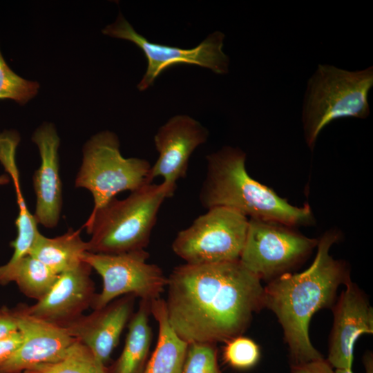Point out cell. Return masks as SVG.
<instances>
[{
    "label": "cell",
    "instance_id": "10",
    "mask_svg": "<svg viewBox=\"0 0 373 373\" xmlns=\"http://www.w3.org/2000/svg\"><path fill=\"white\" fill-rule=\"evenodd\" d=\"M292 227L249 218L240 262L261 279L274 277L300 262L317 246L318 240Z\"/></svg>",
    "mask_w": 373,
    "mask_h": 373
},
{
    "label": "cell",
    "instance_id": "13",
    "mask_svg": "<svg viewBox=\"0 0 373 373\" xmlns=\"http://www.w3.org/2000/svg\"><path fill=\"white\" fill-rule=\"evenodd\" d=\"M91 271L90 265L83 261L59 274L44 298L30 306L24 304L26 311L35 318L64 327L91 307L96 294Z\"/></svg>",
    "mask_w": 373,
    "mask_h": 373
},
{
    "label": "cell",
    "instance_id": "17",
    "mask_svg": "<svg viewBox=\"0 0 373 373\" xmlns=\"http://www.w3.org/2000/svg\"><path fill=\"white\" fill-rule=\"evenodd\" d=\"M19 142L20 136L15 131H5L0 133V162L15 184L19 207V215L15 221L17 235L16 238L10 242V246L14 250L10 260L28 255L39 233L37 222L34 216L28 211L23 198L19 181V171L15 155Z\"/></svg>",
    "mask_w": 373,
    "mask_h": 373
},
{
    "label": "cell",
    "instance_id": "7",
    "mask_svg": "<svg viewBox=\"0 0 373 373\" xmlns=\"http://www.w3.org/2000/svg\"><path fill=\"white\" fill-rule=\"evenodd\" d=\"M248 224L249 218L235 209L210 208L177 233L172 249L191 265L239 260Z\"/></svg>",
    "mask_w": 373,
    "mask_h": 373
},
{
    "label": "cell",
    "instance_id": "23",
    "mask_svg": "<svg viewBox=\"0 0 373 373\" xmlns=\"http://www.w3.org/2000/svg\"><path fill=\"white\" fill-rule=\"evenodd\" d=\"M39 88L37 82L23 79L9 67L0 49V100L12 99L24 105L37 95Z\"/></svg>",
    "mask_w": 373,
    "mask_h": 373
},
{
    "label": "cell",
    "instance_id": "31",
    "mask_svg": "<svg viewBox=\"0 0 373 373\" xmlns=\"http://www.w3.org/2000/svg\"><path fill=\"white\" fill-rule=\"evenodd\" d=\"M334 373H353L352 370L336 369Z\"/></svg>",
    "mask_w": 373,
    "mask_h": 373
},
{
    "label": "cell",
    "instance_id": "18",
    "mask_svg": "<svg viewBox=\"0 0 373 373\" xmlns=\"http://www.w3.org/2000/svg\"><path fill=\"white\" fill-rule=\"evenodd\" d=\"M151 314L157 323L158 336L144 373H181L189 343L171 326L165 300L159 298L151 300Z\"/></svg>",
    "mask_w": 373,
    "mask_h": 373
},
{
    "label": "cell",
    "instance_id": "26",
    "mask_svg": "<svg viewBox=\"0 0 373 373\" xmlns=\"http://www.w3.org/2000/svg\"><path fill=\"white\" fill-rule=\"evenodd\" d=\"M18 331L17 318L14 308H0V340Z\"/></svg>",
    "mask_w": 373,
    "mask_h": 373
},
{
    "label": "cell",
    "instance_id": "24",
    "mask_svg": "<svg viewBox=\"0 0 373 373\" xmlns=\"http://www.w3.org/2000/svg\"><path fill=\"white\" fill-rule=\"evenodd\" d=\"M181 373H222L218 363L216 344L189 343Z\"/></svg>",
    "mask_w": 373,
    "mask_h": 373
},
{
    "label": "cell",
    "instance_id": "28",
    "mask_svg": "<svg viewBox=\"0 0 373 373\" xmlns=\"http://www.w3.org/2000/svg\"><path fill=\"white\" fill-rule=\"evenodd\" d=\"M23 336L18 330L10 336L0 340V363L8 358L21 345Z\"/></svg>",
    "mask_w": 373,
    "mask_h": 373
},
{
    "label": "cell",
    "instance_id": "11",
    "mask_svg": "<svg viewBox=\"0 0 373 373\" xmlns=\"http://www.w3.org/2000/svg\"><path fill=\"white\" fill-rule=\"evenodd\" d=\"M208 137L207 128L194 118L187 115L171 117L154 136L158 157L151 168V181L162 177L164 183L176 188L177 182L186 175L191 155Z\"/></svg>",
    "mask_w": 373,
    "mask_h": 373
},
{
    "label": "cell",
    "instance_id": "22",
    "mask_svg": "<svg viewBox=\"0 0 373 373\" xmlns=\"http://www.w3.org/2000/svg\"><path fill=\"white\" fill-rule=\"evenodd\" d=\"M22 373H108L85 345L77 339L57 361L35 365Z\"/></svg>",
    "mask_w": 373,
    "mask_h": 373
},
{
    "label": "cell",
    "instance_id": "21",
    "mask_svg": "<svg viewBox=\"0 0 373 373\" xmlns=\"http://www.w3.org/2000/svg\"><path fill=\"white\" fill-rule=\"evenodd\" d=\"M59 275L30 255L0 266V285L14 282L25 296L37 301L52 288Z\"/></svg>",
    "mask_w": 373,
    "mask_h": 373
},
{
    "label": "cell",
    "instance_id": "29",
    "mask_svg": "<svg viewBox=\"0 0 373 373\" xmlns=\"http://www.w3.org/2000/svg\"><path fill=\"white\" fill-rule=\"evenodd\" d=\"M365 373H373V358L371 353H367L363 358Z\"/></svg>",
    "mask_w": 373,
    "mask_h": 373
},
{
    "label": "cell",
    "instance_id": "19",
    "mask_svg": "<svg viewBox=\"0 0 373 373\" xmlns=\"http://www.w3.org/2000/svg\"><path fill=\"white\" fill-rule=\"evenodd\" d=\"M151 301L140 299L137 312L128 323L121 354L108 367V373H144L149 355L152 330L149 325Z\"/></svg>",
    "mask_w": 373,
    "mask_h": 373
},
{
    "label": "cell",
    "instance_id": "20",
    "mask_svg": "<svg viewBox=\"0 0 373 373\" xmlns=\"http://www.w3.org/2000/svg\"><path fill=\"white\" fill-rule=\"evenodd\" d=\"M80 233V229H70L64 234L52 238L39 233L28 255L58 275L70 271L83 262V257L88 251L87 242L82 240Z\"/></svg>",
    "mask_w": 373,
    "mask_h": 373
},
{
    "label": "cell",
    "instance_id": "14",
    "mask_svg": "<svg viewBox=\"0 0 373 373\" xmlns=\"http://www.w3.org/2000/svg\"><path fill=\"white\" fill-rule=\"evenodd\" d=\"M334 308V323L327 361L336 369L352 370L358 338L373 332V310L350 278Z\"/></svg>",
    "mask_w": 373,
    "mask_h": 373
},
{
    "label": "cell",
    "instance_id": "5",
    "mask_svg": "<svg viewBox=\"0 0 373 373\" xmlns=\"http://www.w3.org/2000/svg\"><path fill=\"white\" fill-rule=\"evenodd\" d=\"M372 86V66L347 70L318 64L307 81L303 102L302 122L308 147L313 150L318 135L332 122L367 117L368 94Z\"/></svg>",
    "mask_w": 373,
    "mask_h": 373
},
{
    "label": "cell",
    "instance_id": "15",
    "mask_svg": "<svg viewBox=\"0 0 373 373\" xmlns=\"http://www.w3.org/2000/svg\"><path fill=\"white\" fill-rule=\"evenodd\" d=\"M135 298L133 294L122 296L88 315H82L64 328L106 365L133 314Z\"/></svg>",
    "mask_w": 373,
    "mask_h": 373
},
{
    "label": "cell",
    "instance_id": "30",
    "mask_svg": "<svg viewBox=\"0 0 373 373\" xmlns=\"http://www.w3.org/2000/svg\"><path fill=\"white\" fill-rule=\"evenodd\" d=\"M10 180V178L8 175H0V185H4L8 184Z\"/></svg>",
    "mask_w": 373,
    "mask_h": 373
},
{
    "label": "cell",
    "instance_id": "27",
    "mask_svg": "<svg viewBox=\"0 0 373 373\" xmlns=\"http://www.w3.org/2000/svg\"><path fill=\"white\" fill-rule=\"evenodd\" d=\"M291 373H334L327 359L321 358L305 363L292 364Z\"/></svg>",
    "mask_w": 373,
    "mask_h": 373
},
{
    "label": "cell",
    "instance_id": "9",
    "mask_svg": "<svg viewBox=\"0 0 373 373\" xmlns=\"http://www.w3.org/2000/svg\"><path fill=\"white\" fill-rule=\"evenodd\" d=\"M149 257L145 249L118 254L86 251L82 260L103 280L102 289L96 293L90 307L100 309L126 294L150 301L160 298L168 278L159 266L146 262Z\"/></svg>",
    "mask_w": 373,
    "mask_h": 373
},
{
    "label": "cell",
    "instance_id": "6",
    "mask_svg": "<svg viewBox=\"0 0 373 373\" xmlns=\"http://www.w3.org/2000/svg\"><path fill=\"white\" fill-rule=\"evenodd\" d=\"M115 133L103 131L90 137L83 149V159L75 186L93 195L91 213L104 207L122 191H135L152 183L151 164L143 158L124 157ZM90 213V214H91Z\"/></svg>",
    "mask_w": 373,
    "mask_h": 373
},
{
    "label": "cell",
    "instance_id": "16",
    "mask_svg": "<svg viewBox=\"0 0 373 373\" xmlns=\"http://www.w3.org/2000/svg\"><path fill=\"white\" fill-rule=\"evenodd\" d=\"M32 140L41 157L40 166L33 177L36 194L33 216L37 224L52 228L58 223L62 202L58 155L60 140L54 125L44 123L34 132Z\"/></svg>",
    "mask_w": 373,
    "mask_h": 373
},
{
    "label": "cell",
    "instance_id": "12",
    "mask_svg": "<svg viewBox=\"0 0 373 373\" xmlns=\"http://www.w3.org/2000/svg\"><path fill=\"white\" fill-rule=\"evenodd\" d=\"M14 309L23 341L8 358L0 363V373H22L38 364L57 361L76 340L65 328L30 315L24 303Z\"/></svg>",
    "mask_w": 373,
    "mask_h": 373
},
{
    "label": "cell",
    "instance_id": "25",
    "mask_svg": "<svg viewBox=\"0 0 373 373\" xmlns=\"http://www.w3.org/2000/svg\"><path fill=\"white\" fill-rule=\"evenodd\" d=\"M225 343L223 359L231 367L246 370L254 367L259 361V347L251 339L239 336Z\"/></svg>",
    "mask_w": 373,
    "mask_h": 373
},
{
    "label": "cell",
    "instance_id": "3",
    "mask_svg": "<svg viewBox=\"0 0 373 373\" xmlns=\"http://www.w3.org/2000/svg\"><path fill=\"white\" fill-rule=\"evenodd\" d=\"M207 173L199 200L205 209L224 207L249 218L294 227L314 222L310 207H298L253 179L245 167L246 154L238 147L223 146L206 157Z\"/></svg>",
    "mask_w": 373,
    "mask_h": 373
},
{
    "label": "cell",
    "instance_id": "2",
    "mask_svg": "<svg viewBox=\"0 0 373 373\" xmlns=\"http://www.w3.org/2000/svg\"><path fill=\"white\" fill-rule=\"evenodd\" d=\"M336 231L318 241L312 265L297 274L284 273L264 288L263 305L278 318L289 348L293 364L323 358L309 336L312 316L333 301L338 286L349 279L345 265L329 254L337 241Z\"/></svg>",
    "mask_w": 373,
    "mask_h": 373
},
{
    "label": "cell",
    "instance_id": "1",
    "mask_svg": "<svg viewBox=\"0 0 373 373\" xmlns=\"http://www.w3.org/2000/svg\"><path fill=\"white\" fill-rule=\"evenodd\" d=\"M169 322L187 343L241 336L263 305L260 279L240 260L175 267L167 277Z\"/></svg>",
    "mask_w": 373,
    "mask_h": 373
},
{
    "label": "cell",
    "instance_id": "8",
    "mask_svg": "<svg viewBox=\"0 0 373 373\" xmlns=\"http://www.w3.org/2000/svg\"><path fill=\"white\" fill-rule=\"evenodd\" d=\"M102 32L111 37L129 41L144 52L147 67L137 85L140 91L150 88L163 71L176 65H195L209 69L217 75L229 73L230 59L222 50L225 35L218 30L209 34L194 48H182L149 41L137 32L119 13L115 21L106 26Z\"/></svg>",
    "mask_w": 373,
    "mask_h": 373
},
{
    "label": "cell",
    "instance_id": "4",
    "mask_svg": "<svg viewBox=\"0 0 373 373\" xmlns=\"http://www.w3.org/2000/svg\"><path fill=\"white\" fill-rule=\"evenodd\" d=\"M175 189L163 182L150 183L124 200L111 199L83 226L91 236L88 251L118 254L145 249L162 204Z\"/></svg>",
    "mask_w": 373,
    "mask_h": 373
}]
</instances>
